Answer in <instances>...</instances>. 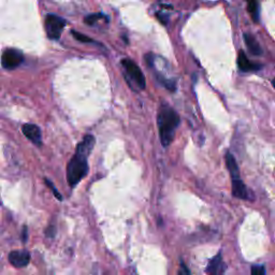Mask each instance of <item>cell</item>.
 Here are the masks:
<instances>
[{
    "label": "cell",
    "instance_id": "cell-2",
    "mask_svg": "<svg viewBox=\"0 0 275 275\" xmlns=\"http://www.w3.org/2000/svg\"><path fill=\"white\" fill-rule=\"evenodd\" d=\"M179 116L171 107L162 103L158 110L157 124L159 129V137L163 147L171 144L176 136L177 128L179 125Z\"/></svg>",
    "mask_w": 275,
    "mask_h": 275
},
{
    "label": "cell",
    "instance_id": "cell-20",
    "mask_svg": "<svg viewBox=\"0 0 275 275\" xmlns=\"http://www.w3.org/2000/svg\"><path fill=\"white\" fill-rule=\"evenodd\" d=\"M272 84H273V86H274V88H275V79L272 81Z\"/></svg>",
    "mask_w": 275,
    "mask_h": 275
},
{
    "label": "cell",
    "instance_id": "cell-12",
    "mask_svg": "<svg viewBox=\"0 0 275 275\" xmlns=\"http://www.w3.org/2000/svg\"><path fill=\"white\" fill-rule=\"evenodd\" d=\"M226 163H227V168L230 171L231 174V178L232 177H240L239 173V167H237V163L235 156L231 154V153H227L226 155Z\"/></svg>",
    "mask_w": 275,
    "mask_h": 275
},
{
    "label": "cell",
    "instance_id": "cell-17",
    "mask_svg": "<svg viewBox=\"0 0 275 275\" xmlns=\"http://www.w3.org/2000/svg\"><path fill=\"white\" fill-rule=\"evenodd\" d=\"M252 274L253 275H263V274H266V269H264L263 266H253Z\"/></svg>",
    "mask_w": 275,
    "mask_h": 275
},
{
    "label": "cell",
    "instance_id": "cell-16",
    "mask_svg": "<svg viewBox=\"0 0 275 275\" xmlns=\"http://www.w3.org/2000/svg\"><path fill=\"white\" fill-rule=\"evenodd\" d=\"M45 184L47 185V186H49L51 189H52V192H53V194L55 195V197L59 200V201H61L62 200V197H61V195L58 193V190L55 188V186L54 185H53V183L50 181V179H47V178H45Z\"/></svg>",
    "mask_w": 275,
    "mask_h": 275
},
{
    "label": "cell",
    "instance_id": "cell-6",
    "mask_svg": "<svg viewBox=\"0 0 275 275\" xmlns=\"http://www.w3.org/2000/svg\"><path fill=\"white\" fill-rule=\"evenodd\" d=\"M22 131L25 135V137L27 138L29 141L33 142V143L37 146H41L42 144V134L40 127H38L35 124H25L22 127Z\"/></svg>",
    "mask_w": 275,
    "mask_h": 275
},
{
    "label": "cell",
    "instance_id": "cell-19",
    "mask_svg": "<svg viewBox=\"0 0 275 275\" xmlns=\"http://www.w3.org/2000/svg\"><path fill=\"white\" fill-rule=\"evenodd\" d=\"M23 235H24L23 240H24V242H25V241H26V239H27V228H26V227H24V232H23Z\"/></svg>",
    "mask_w": 275,
    "mask_h": 275
},
{
    "label": "cell",
    "instance_id": "cell-7",
    "mask_svg": "<svg viewBox=\"0 0 275 275\" xmlns=\"http://www.w3.org/2000/svg\"><path fill=\"white\" fill-rule=\"evenodd\" d=\"M30 261V254L26 251H14L9 254V262L15 268H24Z\"/></svg>",
    "mask_w": 275,
    "mask_h": 275
},
{
    "label": "cell",
    "instance_id": "cell-3",
    "mask_svg": "<svg viewBox=\"0 0 275 275\" xmlns=\"http://www.w3.org/2000/svg\"><path fill=\"white\" fill-rule=\"evenodd\" d=\"M121 66L124 69L125 80L132 91H143L146 82L143 72L141 71L139 66L135 61L129 59V58H125V59L121 60Z\"/></svg>",
    "mask_w": 275,
    "mask_h": 275
},
{
    "label": "cell",
    "instance_id": "cell-15",
    "mask_svg": "<svg viewBox=\"0 0 275 275\" xmlns=\"http://www.w3.org/2000/svg\"><path fill=\"white\" fill-rule=\"evenodd\" d=\"M104 17L102 14H91V15H88V17L85 18V23L88 24V25H94V24H96L99 20H101L103 19Z\"/></svg>",
    "mask_w": 275,
    "mask_h": 275
},
{
    "label": "cell",
    "instance_id": "cell-11",
    "mask_svg": "<svg viewBox=\"0 0 275 275\" xmlns=\"http://www.w3.org/2000/svg\"><path fill=\"white\" fill-rule=\"evenodd\" d=\"M244 41L247 46V49L254 55H261L262 50L260 44L258 43V41L255 39V37L251 34H244Z\"/></svg>",
    "mask_w": 275,
    "mask_h": 275
},
{
    "label": "cell",
    "instance_id": "cell-8",
    "mask_svg": "<svg viewBox=\"0 0 275 275\" xmlns=\"http://www.w3.org/2000/svg\"><path fill=\"white\" fill-rule=\"evenodd\" d=\"M237 66L239 69L243 72H250V71H257L260 70L261 66L259 63H255L248 59L246 54L243 51L239 52V55H237Z\"/></svg>",
    "mask_w": 275,
    "mask_h": 275
},
{
    "label": "cell",
    "instance_id": "cell-5",
    "mask_svg": "<svg viewBox=\"0 0 275 275\" xmlns=\"http://www.w3.org/2000/svg\"><path fill=\"white\" fill-rule=\"evenodd\" d=\"M24 61V55L22 52L15 49H8L2 53L1 65L4 69L12 70L18 68Z\"/></svg>",
    "mask_w": 275,
    "mask_h": 275
},
{
    "label": "cell",
    "instance_id": "cell-10",
    "mask_svg": "<svg viewBox=\"0 0 275 275\" xmlns=\"http://www.w3.org/2000/svg\"><path fill=\"white\" fill-rule=\"evenodd\" d=\"M226 270L225 263L221 260L220 254H218L217 256H215L212 260H210L209 266L206 268L205 272L209 274H221L224 273Z\"/></svg>",
    "mask_w": 275,
    "mask_h": 275
},
{
    "label": "cell",
    "instance_id": "cell-1",
    "mask_svg": "<svg viewBox=\"0 0 275 275\" xmlns=\"http://www.w3.org/2000/svg\"><path fill=\"white\" fill-rule=\"evenodd\" d=\"M96 139L92 135H87L78 144L75 155L67 166V181L71 188L76 187L82 179L87 176L88 158L94 150Z\"/></svg>",
    "mask_w": 275,
    "mask_h": 275
},
{
    "label": "cell",
    "instance_id": "cell-9",
    "mask_svg": "<svg viewBox=\"0 0 275 275\" xmlns=\"http://www.w3.org/2000/svg\"><path fill=\"white\" fill-rule=\"evenodd\" d=\"M232 195L240 199H250V194L240 177H232Z\"/></svg>",
    "mask_w": 275,
    "mask_h": 275
},
{
    "label": "cell",
    "instance_id": "cell-18",
    "mask_svg": "<svg viewBox=\"0 0 275 275\" xmlns=\"http://www.w3.org/2000/svg\"><path fill=\"white\" fill-rule=\"evenodd\" d=\"M55 232H56V230L54 228V226H51L50 228L46 230V236H49L51 237H54L55 236Z\"/></svg>",
    "mask_w": 275,
    "mask_h": 275
},
{
    "label": "cell",
    "instance_id": "cell-13",
    "mask_svg": "<svg viewBox=\"0 0 275 275\" xmlns=\"http://www.w3.org/2000/svg\"><path fill=\"white\" fill-rule=\"evenodd\" d=\"M246 1H247L248 11H250L253 20H255V22H258L259 20V7H258L257 0H246Z\"/></svg>",
    "mask_w": 275,
    "mask_h": 275
},
{
    "label": "cell",
    "instance_id": "cell-4",
    "mask_svg": "<svg viewBox=\"0 0 275 275\" xmlns=\"http://www.w3.org/2000/svg\"><path fill=\"white\" fill-rule=\"evenodd\" d=\"M66 24V20L60 17H57L55 14L47 15L45 18V30L47 37L52 40L59 39Z\"/></svg>",
    "mask_w": 275,
    "mask_h": 275
},
{
    "label": "cell",
    "instance_id": "cell-14",
    "mask_svg": "<svg viewBox=\"0 0 275 275\" xmlns=\"http://www.w3.org/2000/svg\"><path fill=\"white\" fill-rule=\"evenodd\" d=\"M71 34H72L73 37H75V39L82 42V43H92V42H94V40L92 38H89V37L83 35L81 33H78V31H76V30H72Z\"/></svg>",
    "mask_w": 275,
    "mask_h": 275
}]
</instances>
